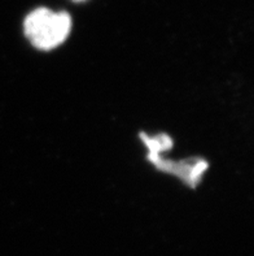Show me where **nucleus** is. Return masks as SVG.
<instances>
[{"label": "nucleus", "mask_w": 254, "mask_h": 256, "mask_svg": "<svg viewBox=\"0 0 254 256\" xmlns=\"http://www.w3.org/2000/svg\"><path fill=\"white\" fill-rule=\"evenodd\" d=\"M71 29V18L66 12H52L39 8L25 20V34L34 47L53 50L65 42Z\"/></svg>", "instance_id": "f257e3e1"}]
</instances>
